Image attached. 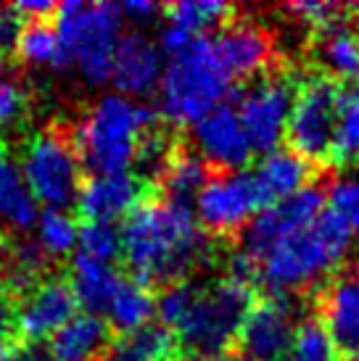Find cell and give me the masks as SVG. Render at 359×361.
I'll use <instances>...</instances> for the list:
<instances>
[{"instance_id":"1","label":"cell","mask_w":359,"mask_h":361,"mask_svg":"<svg viewBox=\"0 0 359 361\" xmlns=\"http://www.w3.org/2000/svg\"><path fill=\"white\" fill-rule=\"evenodd\" d=\"M122 253L130 277L146 288H170L206 259V232L188 203L148 195L124 216Z\"/></svg>"},{"instance_id":"2","label":"cell","mask_w":359,"mask_h":361,"mask_svg":"<svg viewBox=\"0 0 359 361\" xmlns=\"http://www.w3.org/2000/svg\"><path fill=\"white\" fill-rule=\"evenodd\" d=\"M257 298L254 285L233 274L209 285L182 280L161 290L156 314L175 332L177 345L188 348L196 361H214L235 351L240 327Z\"/></svg>"},{"instance_id":"3","label":"cell","mask_w":359,"mask_h":361,"mask_svg":"<svg viewBox=\"0 0 359 361\" xmlns=\"http://www.w3.org/2000/svg\"><path fill=\"white\" fill-rule=\"evenodd\" d=\"M354 245V232L339 211L328 209L310 227L278 240L257 264V280L278 295L319 288L330 271L341 269Z\"/></svg>"},{"instance_id":"4","label":"cell","mask_w":359,"mask_h":361,"mask_svg":"<svg viewBox=\"0 0 359 361\" xmlns=\"http://www.w3.org/2000/svg\"><path fill=\"white\" fill-rule=\"evenodd\" d=\"M156 127V111L119 92H111L98 98L77 124H71V135L82 166L98 177L132 171L140 142Z\"/></svg>"},{"instance_id":"5","label":"cell","mask_w":359,"mask_h":361,"mask_svg":"<svg viewBox=\"0 0 359 361\" xmlns=\"http://www.w3.org/2000/svg\"><path fill=\"white\" fill-rule=\"evenodd\" d=\"M233 77L222 66L211 35L196 37L185 53L170 61L161 74V116L172 127H193L233 95Z\"/></svg>"},{"instance_id":"6","label":"cell","mask_w":359,"mask_h":361,"mask_svg":"<svg viewBox=\"0 0 359 361\" xmlns=\"http://www.w3.org/2000/svg\"><path fill=\"white\" fill-rule=\"evenodd\" d=\"M56 32L64 66H77L82 80L103 85L114 71V53L122 37V6L117 3H59Z\"/></svg>"},{"instance_id":"7","label":"cell","mask_w":359,"mask_h":361,"mask_svg":"<svg viewBox=\"0 0 359 361\" xmlns=\"http://www.w3.org/2000/svg\"><path fill=\"white\" fill-rule=\"evenodd\" d=\"M21 180L32 198L45 209L66 211L77 206L85 185V166L74 145L71 124L56 121L24 145Z\"/></svg>"},{"instance_id":"8","label":"cell","mask_w":359,"mask_h":361,"mask_svg":"<svg viewBox=\"0 0 359 361\" xmlns=\"http://www.w3.org/2000/svg\"><path fill=\"white\" fill-rule=\"evenodd\" d=\"M341 95V82L330 80L319 71L299 82V92L286 127V140L290 151L307 159L312 166L330 164L333 159Z\"/></svg>"},{"instance_id":"9","label":"cell","mask_w":359,"mask_h":361,"mask_svg":"<svg viewBox=\"0 0 359 361\" xmlns=\"http://www.w3.org/2000/svg\"><path fill=\"white\" fill-rule=\"evenodd\" d=\"M299 77L290 69L272 66L249 87L235 92V111L249 135L254 153H269L280 148L286 137L288 116L299 92Z\"/></svg>"},{"instance_id":"10","label":"cell","mask_w":359,"mask_h":361,"mask_svg":"<svg viewBox=\"0 0 359 361\" xmlns=\"http://www.w3.org/2000/svg\"><path fill=\"white\" fill-rule=\"evenodd\" d=\"M267 209L264 192L254 171H214L196 198V219L214 238H235L249 221Z\"/></svg>"},{"instance_id":"11","label":"cell","mask_w":359,"mask_h":361,"mask_svg":"<svg viewBox=\"0 0 359 361\" xmlns=\"http://www.w3.org/2000/svg\"><path fill=\"white\" fill-rule=\"evenodd\" d=\"M325 209H328V192H325L322 185L312 182V185H307L296 195H290L286 201H278L272 203V206H267V209H261L249 221V227L238 235L240 238L238 253L257 271V264L264 259V253L275 243L283 240L290 232L310 227L312 221L317 219Z\"/></svg>"},{"instance_id":"12","label":"cell","mask_w":359,"mask_h":361,"mask_svg":"<svg viewBox=\"0 0 359 361\" xmlns=\"http://www.w3.org/2000/svg\"><path fill=\"white\" fill-rule=\"evenodd\" d=\"M301 324V306L293 295H259L243 322L235 353L246 361H283Z\"/></svg>"},{"instance_id":"13","label":"cell","mask_w":359,"mask_h":361,"mask_svg":"<svg viewBox=\"0 0 359 361\" xmlns=\"http://www.w3.org/2000/svg\"><path fill=\"white\" fill-rule=\"evenodd\" d=\"M77 295L66 277L48 274L13 306V338L16 348L42 343L77 317Z\"/></svg>"},{"instance_id":"14","label":"cell","mask_w":359,"mask_h":361,"mask_svg":"<svg viewBox=\"0 0 359 361\" xmlns=\"http://www.w3.org/2000/svg\"><path fill=\"white\" fill-rule=\"evenodd\" d=\"M314 317L341 361H359V264L343 267L317 288Z\"/></svg>"},{"instance_id":"15","label":"cell","mask_w":359,"mask_h":361,"mask_svg":"<svg viewBox=\"0 0 359 361\" xmlns=\"http://www.w3.org/2000/svg\"><path fill=\"white\" fill-rule=\"evenodd\" d=\"M190 148L214 171H240L249 166L254 148L233 103H222L190 127Z\"/></svg>"},{"instance_id":"16","label":"cell","mask_w":359,"mask_h":361,"mask_svg":"<svg viewBox=\"0 0 359 361\" xmlns=\"http://www.w3.org/2000/svg\"><path fill=\"white\" fill-rule=\"evenodd\" d=\"M211 40L233 82L257 80L275 66V37L259 21L233 19Z\"/></svg>"},{"instance_id":"17","label":"cell","mask_w":359,"mask_h":361,"mask_svg":"<svg viewBox=\"0 0 359 361\" xmlns=\"http://www.w3.org/2000/svg\"><path fill=\"white\" fill-rule=\"evenodd\" d=\"M161 51L159 45L146 37L143 32H127L119 37L114 53V71L111 82L124 98H143L151 95L161 85Z\"/></svg>"},{"instance_id":"18","label":"cell","mask_w":359,"mask_h":361,"mask_svg":"<svg viewBox=\"0 0 359 361\" xmlns=\"http://www.w3.org/2000/svg\"><path fill=\"white\" fill-rule=\"evenodd\" d=\"M148 198V185L132 171L98 174L82 185L77 211L85 221H114Z\"/></svg>"},{"instance_id":"19","label":"cell","mask_w":359,"mask_h":361,"mask_svg":"<svg viewBox=\"0 0 359 361\" xmlns=\"http://www.w3.org/2000/svg\"><path fill=\"white\" fill-rule=\"evenodd\" d=\"M312 59L317 71L336 82L359 77V24L351 16H339L312 35Z\"/></svg>"},{"instance_id":"20","label":"cell","mask_w":359,"mask_h":361,"mask_svg":"<svg viewBox=\"0 0 359 361\" xmlns=\"http://www.w3.org/2000/svg\"><path fill=\"white\" fill-rule=\"evenodd\" d=\"M314 174H317V169L310 161L301 159L299 153H293L290 148H275V151L264 153L257 164V171H254L267 206L286 201L299 190H304L307 185L314 182Z\"/></svg>"},{"instance_id":"21","label":"cell","mask_w":359,"mask_h":361,"mask_svg":"<svg viewBox=\"0 0 359 361\" xmlns=\"http://www.w3.org/2000/svg\"><path fill=\"white\" fill-rule=\"evenodd\" d=\"M211 174H214V169L201 159L199 153L193 151L190 145L177 142L153 188L159 190L161 198L190 206V201H196L199 192L204 190V185L211 180Z\"/></svg>"},{"instance_id":"22","label":"cell","mask_w":359,"mask_h":361,"mask_svg":"<svg viewBox=\"0 0 359 361\" xmlns=\"http://www.w3.org/2000/svg\"><path fill=\"white\" fill-rule=\"evenodd\" d=\"M177 338L164 324H146L132 332H117L95 361H167L175 356Z\"/></svg>"},{"instance_id":"23","label":"cell","mask_w":359,"mask_h":361,"mask_svg":"<svg viewBox=\"0 0 359 361\" xmlns=\"http://www.w3.org/2000/svg\"><path fill=\"white\" fill-rule=\"evenodd\" d=\"M109 343V324L98 314H77L48 343L53 361H95Z\"/></svg>"},{"instance_id":"24","label":"cell","mask_w":359,"mask_h":361,"mask_svg":"<svg viewBox=\"0 0 359 361\" xmlns=\"http://www.w3.org/2000/svg\"><path fill=\"white\" fill-rule=\"evenodd\" d=\"M71 288L77 301L88 309V314H98V311L109 309L114 293L119 288V271L114 269L111 264L95 261L90 256L77 253L71 259Z\"/></svg>"},{"instance_id":"25","label":"cell","mask_w":359,"mask_h":361,"mask_svg":"<svg viewBox=\"0 0 359 361\" xmlns=\"http://www.w3.org/2000/svg\"><path fill=\"white\" fill-rule=\"evenodd\" d=\"M0 219L16 232H27L32 227H37V219H40L37 201L30 195L21 174L6 156L3 137H0Z\"/></svg>"},{"instance_id":"26","label":"cell","mask_w":359,"mask_h":361,"mask_svg":"<svg viewBox=\"0 0 359 361\" xmlns=\"http://www.w3.org/2000/svg\"><path fill=\"white\" fill-rule=\"evenodd\" d=\"M106 314H109L111 327L117 332L140 330V327L151 324L153 314H156V295L151 288L140 285L138 280L122 277Z\"/></svg>"},{"instance_id":"27","label":"cell","mask_w":359,"mask_h":361,"mask_svg":"<svg viewBox=\"0 0 359 361\" xmlns=\"http://www.w3.org/2000/svg\"><path fill=\"white\" fill-rule=\"evenodd\" d=\"M238 8L222 3V0H180L172 6H164V19L170 24H177L182 30H188L196 37L220 32L235 19Z\"/></svg>"},{"instance_id":"28","label":"cell","mask_w":359,"mask_h":361,"mask_svg":"<svg viewBox=\"0 0 359 361\" xmlns=\"http://www.w3.org/2000/svg\"><path fill=\"white\" fill-rule=\"evenodd\" d=\"M53 19H37L27 21L24 32L19 37L16 53L13 59H19L27 66H37V69H66L64 66V53H61V40L56 24H50Z\"/></svg>"},{"instance_id":"29","label":"cell","mask_w":359,"mask_h":361,"mask_svg":"<svg viewBox=\"0 0 359 361\" xmlns=\"http://www.w3.org/2000/svg\"><path fill=\"white\" fill-rule=\"evenodd\" d=\"M330 164H336V166H357L359 164V85L343 87Z\"/></svg>"},{"instance_id":"30","label":"cell","mask_w":359,"mask_h":361,"mask_svg":"<svg viewBox=\"0 0 359 361\" xmlns=\"http://www.w3.org/2000/svg\"><path fill=\"white\" fill-rule=\"evenodd\" d=\"M80 227L66 211L45 209L37 219V243L48 259H64L77 248Z\"/></svg>"},{"instance_id":"31","label":"cell","mask_w":359,"mask_h":361,"mask_svg":"<svg viewBox=\"0 0 359 361\" xmlns=\"http://www.w3.org/2000/svg\"><path fill=\"white\" fill-rule=\"evenodd\" d=\"M283 361H341V356L317 317H304Z\"/></svg>"},{"instance_id":"32","label":"cell","mask_w":359,"mask_h":361,"mask_svg":"<svg viewBox=\"0 0 359 361\" xmlns=\"http://www.w3.org/2000/svg\"><path fill=\"white\" fill-rule=\"evenodd\" d=\"M77 245V253L114 267V261L122 256V230H117L114 221H85L80 227Z\"/></svg>"},{"instance_id":"33","label":"cell","mask_w":359,"mask_h":361,"mask_svg":"<svg viewBox=\"0 0 359 361\" xmlns=\"http://www.w3.org/2000/svg\"><path fill=\"white\" fill-rule=\"evenodd\" d=\"M330 209L339 211L349 221L354 235H359V177H341L330 185Z\"/></svg>"},{"instance_id":"34","label":"cell","mask_w":359,"mask_h":361,"mask_svg":"<svg viewBox=\"0 0 359 361\" xmlns=\"http://www.w3.org/2000/svg\"><path fill=\"white\" fill-rule=\"evenodd\" d=\"M24 111H27V95L21 85L11 74L0 71V130L16 124L24 116Z\"/></svg>"},{"instance_id":"35","label":"cell","mask_w":359,"mask_h":361,"mask_svg":"<svg viewBox=\"0 0 359 361\" xmlns=\"http://www.w3.org/2000/svg\"><path fill=\"white\" fill-rule=\"evenodd\" d=\"M286 11H288L290 16H296L299 21H304V24H310L314 32H317L319 27L330 24V21H336L341 13H343L341 6H336V3H322V0L290 3V6H286Z\"/></svg>"},{"instance_id":"36","label":"cell","mask_w":359,"mask_h":361,"mask_svg":"<svg viewBox=\"0 0 359 361\" xmlns=\"http://www.w3.org/2000/svg\"><path fill=\"white\" fill-rule=\"evenodd\" d=\"M24 24L13 6H0V59H13Z\"/></svg>"},{"instance_id":"37","label":"cell","mask_w":359,"mask_h":361,"mask_svg":"<svg viewBox=\"0 0 359 361\" xmlns=\"http://www.w3.org/2000/svg\"><path fill=\"white\" fill-rule=\"evenodd\" d=\"M193 40H196V35H190L188 30H182L177 24H170V21L159 30V51L172 56V59L188 51Z\"/></svg>"},{"instance_id":"38","label":"cell","mask_w":359,"mask_h":361,"mask_svg":"<svg viewBox=\"0 0 359 361\" xmlns=\"http://www.w3.org/2000/svg\"><path fill=\"white\" fill-rule=\"evenodd\" d=\"M159 13H164V6L148 3V0H130L122 6V16H127L135 24H151Z\"/></svg>"},{"instance_id":"39","label":"cell","mask_w":359,"mask_h":361,"mask_svg":"<svg viewBox=\"0 0 359 361\" xmlns=\"http://www.w3.org/2000/svg\"><path fill=\"white\" fill-rule=\"evenodd\" d=\"M13 351H16L13 332L3 330V327H0V361H8V356H13Z\"/></svg>"},{"instance_id":"40","label":"cell","mask_w":359,"mask_h":361,"mask_svg":"<svg viewBox=\"0 0 359 361\" xmlns=\"http://www.w3.org/2000/svg\"><path fill=\"white\" fill-rule=\"evenodd\" d=\"M214 361H246L240 353H235V351H230V353H225V356H220V359H214Z\"/></svg>"},{"instance_id":"41","label":"cell","mask_w":359,"mask_h":361,"mask_svg":"<svg viewBox=\"0 0 359 361\" xmlns=\"http://www.w3.org/2000/svg\"><path fill=\"white\" fill-rule=\"evenodd\" d=\"M167 361H196V359H188V356H170Z\"/></svg>"}]
</instances>
